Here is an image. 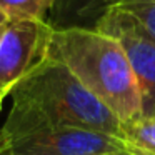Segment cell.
<instances>
[{
  "instance_id": "cell-1",
  "label": "cell",
  "mask_w": 155,
  "mask_h": 155,
  "mask_svg": "<svg viewBox=\"0 0 155 155\" xmlns=\"http://www.w3.org/2000/svg\"><path fill=\"white\" fill-rule=\"evenodd\" d=\"M48 57L62 62L122 124L143 115L138 82L114 37L97 28L54 30Z\"/></svg>"
},
{
  "instance_id": "cell-2",
  "label": "cell",
  "mask_w": 155,
  "mask_h": 155,
  "mask_svg": "<svg viewBox=\"0 0 155 155\" xmlns=\"http://www.w3.org/2000/svg\"><path fill=\"white\" fill-rule=\"evenodd\" d=\"M12 104L27 107L57 125L122 137V120L102 104L62 62L48 57L10 94Z\"/></svg>"
},
{
  "instance_id": "cell-3",
  "label": "cell",
  "mask_w": 155,
  "mask_h": 155,
  "mask_svg": "<svg viewBox=\"0 0 155 155\" xmlns=\"http://www.w3.org/2000/svg\"><path fill=\"white\" fill-rule=\"evenodd\" d=\"M0 137L8 155H132L117 135L52 124L18 104H12Z\"/></svg>"
},
{
  "instance_id": "cell-4",
  "label": "cell",
  "mask_w": 155,
  "mask_h": 155,
  "mask_svg": "<svg viewBox=\"0 0 155 155\" xmlns=\"http://www.w3.org/2000/svg\"><path fill=\"white\" fill-rule=\"evenodd\" d=\"M54 30L47 20L8 18L0 30V90L5 97L48 58Z\"/></svg>"
},
{
  "instance_id": "cell-5",
  "label": "cell",
  "mask_w": 155,
  "mask_h": 155,
  "mask_svg": "<svg viewBox=\"0 0 155 155\" xmlns=\"http://www.w3.org/2000/svg\"><path fill=\"white\" fill-rule=\"evenodd\" d=\"M95 28L120 44L140 87L142 117L155 115V35L122 7H112Z\"/></svg>"
},
{
  "instance_id": "cell-6",
  "label": "cell",
  "mask_w": 155,
  "mask_h": 155,
  "mask_svg": "<svg viewBox=\"0 0 155 155\" xmlns=\"http://www.w3.org/2000/svg\"><path fill=\"white\" fill-rule=\"evenodd\" d=\"M115 0H55L48 24L55 28H95Z\"/></svg>"
},
{
  "instance_id": "cell-7",
  "label": "cell",
  "mask_w": 155,
  "mask_h": 155,
  "mask_svg": "<svg viewBox=\"0 0 155 155\" xmlns=\"http://www.w3.org/2000/svg\"><path fill=\"white\" fill-rule=\"evenodd\" d=\"M122 137L128 143L132 155H155V115L124 124Z\"/></svg>"
},
{
  "instance_id": "cell-8",
  "label": "cell",
  "mask_w": 155,
  "mask_h": 155,
  "mask_svg": "<svg viewBox=\"0 0 155 155\" xmlns=\"http://www.w3.org/2000/svg\"><path fill=\"white\" fill-rule=\"evenodd\" d=\"M55 0H0V12L8 18L48 20Z\"/></svg>"
},
{
  "instance_id": "cell-9",
  "label": "cell",
  "mask_w": 155,
  "mask_h": 155,
  "mask_svg": "<svg viewBox=\"0 0 155 155\" xmlns=\"http://www.w3.org/2000/svg\"><path fill=\"white\" fill-rule=\"evenodd\" d=\"M117 7L128 10L143 24V27L152 35H155V2H130V4L117 5Z\"/></svg>"
},
{
  "instance_id": "cell-10",
  "label": "cell",
  "mask_w": 155,
  "mask_h": 155,
  "mask_svg": "<svg viewBox=\"0 0 155 155\" xmlns=\"http://www.w3.org/2000/svg\"><path fill=\"white\" fill-rule=\"evenodd\" d=\"M130 2H155V0H115L114 7H117V5H124V4H130Z\"/></svg>"
},
{
  "instance_id": "cell-11",
  "label": "cell",
  "mask_w": 155,
  "mask_h": 155,
  "mask_svg": "<svg viewBox=\"0 0 155 155\" xmlns=\"http://www.w3.org/2000/svg\"><path fill=\"white\" fill-rule=\"evenodd\" d=\"M7 22H8V17L4 14V12H0V30L4 28V25L7 24Z\"/></svg>"
},
{
  "instance_id": "cell-12",
  "label": "cell",
  "mask_w": 155,
  "mask_h": 155,
  "mask_svg": "<svg viewBox=\"0 0 155 155\" xmlns=\"http://www.w3.org/2000/svg\"><path fill=\"white\" fill-rule=\"evenodd\" d=\"M0 155H8V153H7V150H5V147H4V142H2V137H0Z\"/></svg>"
},
{
  "instance_id": "cell-13",
  "label": "cell",
  "mask_w": 155,
  "mask_h": 155,
  "mask_svg": "<svg viewBox=\"0 0 155 155\" xmlns=\"http://www.w3.org/2000/svg\"><path fill=\"white\" fill-rule=\"evenodd\" d=\"M4 100H5V94L0 90V110H2V104H4Z\"/></svg>"
},
{
  "instance_id": "cell-14",
  "label": "cell",
  "mask_w": 155,
  "mask_h": 155,
  "mask_svg": "<svg viewBox=\"0 0 155 155\" xmlns=\"http://www.w3.org/2000/svg\"><path fill=\"white\" fill-rule=\"evenodd\" d=\"M122 155H127V153H122Z\"/></svg>"
}]
</instances>
